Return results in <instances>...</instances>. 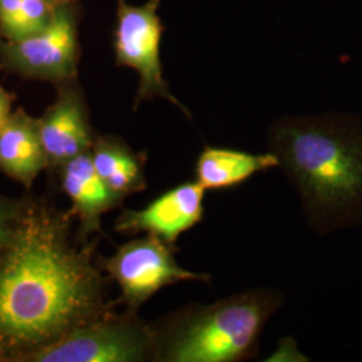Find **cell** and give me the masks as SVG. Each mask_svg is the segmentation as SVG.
Here are the masks:
<instances>
[{
	"mask_svg": "<svg viewBox=\"0 0 362 362\" xmlns=\"http://www.w3.org/2000/svg\"><path fill=\"white\" fill-rule=\"evenodd\" d=\"M206 189L197 181H187L158 196L143 209H125L116 220L118 233L153 235L175 246L181 233L204 216Z\"/></svg>",
	"mask_w": 362,
	"mask_h": 362,
	"instance_id": "9c48e42d",
	"label": "cell"
},
{
	"mask_svg": "<svg viewBox=\"0 0 362 362\" xmlns=\"http://www.w3.org/2000/svg\"><path fill=\"white\" fill-rule=\"evenodd\" d=\"M74 215L22 202L0 247V362H27L113 310L95 248L74 235Z\"/></svg>",
	"mask_w": 362,
	"mask_h": 362,
	"instance_id": "6da1fadb",
	"label": "cell"
},
{
	"mask_svg": "<svg viewBox=\"0 0 362 362\" xmlns=\"http://www.w3.org/2000/svg\"><path fill=\"white\" fill-rule=\"evenodd\" d=\"M57 86V98L38 119L39 134L49 168L59 169L69 160L90 151L93 132L85 94L77 79Z\"/></svg>",
	"mask_w": 362,
	"mask_h": 362,
	"instance_id": "ba28073f",
	"label": "cell"
},
{
	"mask_svg": "<svg viewBox=\"0 0 362 362\" xmlns=\"http://www.w3.org/2000/svg\"><path fill=\"white\" fill-rule=\"evenodd\" d=\"M155 325L145 324L133 311L112 310L39 350L27 362L155 361Z\"/></svg>",
	"mask_w": 362,
	"mask_h": 362,
	"instance_id": "277c9868",
	"label": "cell"
},
{
	"mask_svg": "<svg viewBox=\"0 0 362 362\" xmlns=\"http://www.w3.org/2000/svg\"><path fill=\"white\" fill-rule=\"evenodd\" d=\"M285 296L250 290L211 305H189L155 326V361L239 362L258 356L259 338Z\"/></svg>",
	"mask_w": 362,
	"mask_h": 362,
	"instance_id": "3957f363",
	"label": "cell"
},
{
	"mask_svg": "<svg viewBox=\"0 0 362 362\" xmlns=\"http://www.w3.org/2000/svg\"><path fill=\"white\" fill-rule=\"evenodd\" d=\"M58 170L61 187L71 202L70 211L78 221V236L86 240L91 235L101 233V218L124 202L100 179L93 167L90 152L69 160Z\"/></svg>",
	"mask_w": 362,
	"mask_h": 362,
	"instance_id": "30bf717a",
	"label": "cell"
},
{
	"mask_svg": "<svg viewBox=\"0 0 362 362\" xmlns=\"http://www.w3.org/2000/svg\"><path fill=\"white\" fill-rule=\"evenodd\" d=\"M47 3H52L54 6H62V4H67V3H79V0H45Z\"/></svg>",
	"mask_w": 362,
	"mask_h": 362,
	"instance_id": "e0dca14e",
	"label": "cell"
},
{
	"mask_svg": "<svg viewBox=\"0 0 362 362\" xmlns=\"http://www.w3.org/2000/svg\"><path fill=\"white\" fill-rule=\"evenodd\" d=\"M176 247L153 235L130 240L119 247L112 257L97 259L103 272L116 282L121 296L117 305L137 313L158 290L179 282H208L211 275L182 269L175 258Z\"/></svg>",
	"mask_w": 362,
	"mask_h": 362,
	"instance_id": "5b68a950",
	"label": "cell"
},
{
	"mask_svg": "<svg viewBox=\"0 0 362 362\" xmlns=\"http://www.w3.org/2000/svg\"><path fill=\"white\" fill-rule=\"evenodd\" d=\"M15 94L0 88V127L6 122V119L13 113V105Z\"/></svg>",
	"mask_w": 362,
	"mask_h": 362,
	"instance_id": "2e32d148",
	"label": "cell"
},
{
	"mask_svg": "<svg viewBox=\"0 0 362 362\" xmlns=\"http://www.w3.org/2000/svg\"><path fill=\"white\" fill-rule=\"evenodd\" d=\"M278 167V160L269 153H250L228 148L206 146L196 161L194 175L206 191L235 188L260 172Z\"/></svg>",
	"mask_w": 362,
	"mask_h": 362,
	"instance_id": "4fadbf2b",
	"label": "cell"
},
{
	"mask_svg": "<svg viewBox=\"0 0 362 362\" xmlns=\"http://www.w3.org/2000/svg\"><path fill=\"white\" fill-rule=\"evenodd\" d=\"M22 203L18 202H7L0 200V247L7 240L8 235L11 233L13 221L19 212Z\"/></svg>",
	"mask_w": 362,
	"mask_h": 362,
	"instance_id": "9a60e30c",
	"label": "cell"
},
{
	"mask_svg": "<svg viewBox=\"0 0 362 362\" xmlns=\"http://www.w3.org/2000/svg\"><path fill=\"white\" fill-rule=\"evenodd\" d=\"M58 6L45 0H0V38L19 42L52 25Z\"/></svg>",
	"mask_w": 362,
	"mask_h": 362,
	"instance_id": "5bb4252c",
	"label": "cell"
},
{
	"mask_svg": "<svg viewBox=\"0 0 362 362\" xmlns=\"http://www.w3.org/2000/svg\"><path fill=\"white\" fill-rule=\"evenodd\" d=\"M78 22L79 4L67 3L58 6L52 25L37 35L19 42L0 38V70L54 85L77 79Z\"/></svg>",
	"mask_w": 362,
	"mask_h": 362,
	"instance_id": "8992f818",
	"label": "cell"
},
{
	"mask_svg": "<svg viewBox=\"0 0 362 362\" xmlns=\"http://www.w3.org/2000/svg\"><path fill=\"white\" fill-rule=\"evenodd\" d=\"M267 145L296 187L313 231L362 226V117H281L269 129Z\"/></svg>",
	"mask_w": 362,
	"mask_h": 362,
	"instance_id": "7a4b0ae2",
	"label": "cell"
},
{
	"mask_svg": "<svg viewBox=\"0 0 362 362\" xmlns=\"http://www.w3.org/2000/svg\"><path fill=\"white\" fill-rule=\"evenodd\" d=\"M47 168L38 119L18 107L0 127V169L13 180L31 188L40 172Z\"/></svg>",
	"mask_w": 362,
	"mask_h": 362,
	"instance_id": "8fae6325",
	"label": "cell"
},
{
	"mask_svg": "<svg viewBox=\"0 0 362 362\" xmlns=\"http://www.w3.org/2000/svg\"><path fill=\"white\" fill-rule=\"evenodd\" d=\"M91 163L107 189L119 200L146 189V155L134 152L117 136H95L91 145Z\"/></svg>",
	"mask_w": 362,
	"mask_h": 362,
	"instance_id": "7c38bea8",
	"label": "cell"
},
{
	"mask_svg": "<svg viewBox=\"0 0 362 362\" xmlns=\"http://www.w3.org/2000/svg\"><path fill=\"white\" fill-rule=\"evenodd\" d=\"M158 7L160 0H148L141 6H130L125 0H118L115 31L116 64L130 67L140 76L134 109L144 101L163 98L189 116L185 106L170 93L163 74L160 39L164 26L157 13Z\"/></svg>",
	"mask_w": 362,
	"mask_h": 362,
	"instance_id": "52a82bcc",
	"label": "cell"
}]
</instances>
